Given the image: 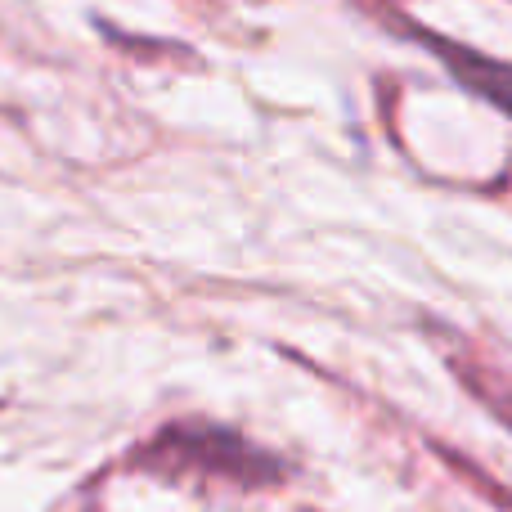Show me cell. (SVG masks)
Here are the masks:
<instances>
[{"label": "cell", "mask_w": 512, "mask_h": 512, "mask_svg": "<svg viewBox=\"0 0 512 512\" xmlns=\"http://www.w3.org/2000/svg\"><path fill=\"white\" fill-rule=\"evenodd\" d=\"M122 468L162 481H212L230 490H274L288 477V463L279 454L261 450L234 427L198 423V418H180L135 441Z\"/></svg>", "instance_id": "cell-1"}, {"label": "cell", "mask_w": 512, "mask_h": 512, "mask_svg": "<svg viewBox=\"0 0 512 512\" xmlns=\"http://www.w3.org/2000/svg\"><path fill=\"white\" fill-rule=\"evenodd\" d=\"M391 27H396V32H405L409 41H418L427 54H436V59L445 63V72H450V77L459 81L468 95H477L481 104H490V108H499V113L512 117V63L490 59V54H481V50H468V45L450 41V36L427 32V27L409 23L405 14L391 18Z\"/></svg>", "instance_id": "cell-2"}]
</instances>
